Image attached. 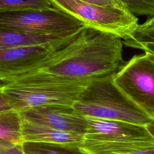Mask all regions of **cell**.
<instances>
[{"instance_id": "1", "label": "cell", "mask_w": 154, "mask_h": 154, "mask_svg": "<svg viewBox=\"0 0 154 154\" xmlns=\"http://www.w3.org/2000/svg\"><path fill=\"white\" fill-rule=\"evenodd\" d=\"M123 45L117 35L84 26L38 70L86 81L111 75L125 63Z\"/></svg>"}, {"instance_id": "11", "label": "cell", "mask_w": 154, "mask_h": 154, "mask_svg": "<svg viewBox=\"0 0 154 154\" xmlns=\"http://www.w3.org/2000/svg\"><path fill=\"white\" fill-rule=\"evenodd\" d=\"M79 147L85 154H154V141L93 142L83 140Z\"/></svg>"}, {"instance_id": "18", "label": "cell", "mask_w": 154, "mask_h": 154, "mask_svg": "<svg viewBox=\"0 0 154 154\" xmlns=\"http://www.w3.org/2000/svg\"><path fill=\"white\" fill-rule=\"evenodd\" d=\"M82 1L96 4L101 5H106V6H111L115 7L121 8H127L125 0H81Z\"/></svg>"}, {"instance_id": "21", "label": "cell", "mask_w": 154, "mask_h": 154, "mask_svg": "<svg viewBox=\"0 0 154 154\" xmlns=\"http://www.w3.org/2000/svg\"><path fill=\"white\" fill-rule=\"evenodd\" d=\"M138 26L143 28H154V15L148 17L144 23L138 24Z\"/></svg>"}, {"instance_id": "8", "label": "cell", "mask_w": 154, "mask_h": 154, "mask_svg": "<svg viewBox=\"0 0 154 154\" xmlns=\"http://www.w3.org/2000/svg\"><path fill=\"white\" fill-rule=\"evenodd\" d=\"M22 120L60 131L84 135L86 117L73 106L48 105L26 109L19 112Z\"/></svg>"}, {"instance_id": "9", "label": "cell", "mask_w": 154, "mask_h": 154, "mask_svg": "<svg viewBox=\"0 0 154 154\" xmlns=\"http://www.w3.org/2000/svg\"><path fill=\"white\" fill-rule=\"evenodd\" d=\"M83 140L93 142L154 141L146 126L119 121L86 117Z\"/></svg>"}, {"instance_id": "19", "label": "cell", "mask_w": 154, "mask_h": 154, "mask_svg": "<svg viewBox=\"0 0 154 154\" xmlns=\"http://www.w3.org/2000/svg\"><path fill=\"white\" fill-rule=\"evenodd\" d=\"M12 108L3 93V85H0V112L12 110Z\"/></svg>"}, {"instance_id": "24", "label": "cell", "mask_w": 154, "mask_h": 154, "mask_svg": "<svg viewBox=\"0 0 154 154\" xmlns=\"http://www.w3.org/2000/svg\"><path fill=\"white\" fill-rule=\"evenodd\" d=\"M144 53H146V52H144ZM153 61H154V55H152V54H148V53H146Z\"/></svg>"}, {"instance_id": "17", "label": "cell", "mask_w": 154, "mask_h": 154, "mask_svg": "<svg viewBox=\"0 0 154 154\" xmlns=\"http://www.w3.org/2000/svg\"><path fill=\"white\" fill-rule=\"evenodd\" d=\"M125 3L134 14L149 17L154 15V0H125Z\"/></svg>"}, {"instance_id": "5", "label": "cell", "mask_w": 154, "mask_h": 154, "mask_svg": "<svg viewBox=\"0 0 154 154\" xmlns=\"http://www.w3.org/2000/svg\"><path fill=\"white\" fill-rule=\"evenodd\" d=\"M84 26L66 12L48 9L0 12V28L40 35H66L78 32Z\"/></svg>"}, {"instance_id": "7", "label": "cell", "mask_w": 154, "mask_h": 154, "mask_svg": "<svg viewBox=\"0 0 154 154\" xmlns=\"http://www.w3.org/2000/svg\"><path fill=\"white\" fill-rule=\"evenodd\" d=\"M69 42L18 46L1 49L0 81L10 82L39 69L55 52Z\"/></svg>"}, {"instance_id": "12", "label": "cell", "mask_w": 154, "mask_h": 154, "mask_svg": "<svg viewBox=\"0 0 154 154\" xmlns=\"http://www.w3.org/2000/svg\"><path fill=\"white\" fill-rule=\"evenodd\" d=\"M79 32L66 35H40L0 28V50L18 46L68 42Z\"/></svg>"}, {"instance_id": "15", "label": "cell", "mask_w": 154, "mask_h": 154, "mask_svg": "<svg viewBox=\"0 0 154 154\" xmlns=\"http://www.w3.org/2000/svg\"><path fill=\"white\" fill-rule=\"evenodd\" d=\"M123 44L154 55V28H143L138 25L134 34L124 40Z\"/></svg>"}, {"instance_id": "10", "label": "cell", "mask_w": 154, "mask_h": 154, "mask_svg": "<svg viewBox=\"0 0 154 154\" xmlns=\"http://www.w3.org/2000/svg\"><path fill=\"white\" fill-rule=\"evenodd\" d=\"M22 138L23 142L30 141L80 146L83 141L84 136L22 120Z\"/></svg>"}, {"instance_id": "13", "label": "cell", "mask_w": 154, "mask_h": 154, "mask_svg": "<svg viewBox=\"0 0 154 154\" xmlns=\"http://www.w3.org/2000/svg\"><path fill=\"white\" fill-rule=\"evenodd\" d=\"M22 123L19 112L14 109L0 112V139L15 144H22Z\"/></svg>"}, {"instance_id": "22", "label": "cell", "mask_w": 154, "mask_h": 154, "mask_svg": "<svg viewBox=\"0 0 154 154\" xmlns=\"http://www.w3.org/2000/svg\"><path fill=\"white\" fill-rule=\"evenodd\" d=\"M13 144H13L9 141L0 139V154H3L4 152H5V150L7 148L10 147V146H11Z\"/></svg>"}, {"instance_id": "16", "label": "cell", "mask_w": 154, "mask_h": 154, "mask_svg": "<svg viewBox=\"0 0 154 154\" xmlns=\"http://www.w3.org/2000/svg\"><path fill=\"white\" fill-rule=\"evenodd\" d=\"M52 7L49 0H0V12L48 9Z\"/></svg>"}, {"instance_id": "14", "label": "cell", "mask_w": 154, "mask_h": 154, "mask_svg": "<svg viewBox=\"0 0 154 154\" xmlns=\"http://www.w3.org/2000/svg\"><path fill=\"white\" fill-rule=\"evenodd\" d=\"M22 145L25 154H85L76 144L25 141Z\"/></svg>"}, {"instance_id": "3", "label": "cell", "mask_w": 154, "mask_h": 154, "mask_svg": "<svg viewBox=\"0 0 154 154\" xmlns=\"http://www.w3.org/2000/svg\"><path fill=\"white\" fill-rule=\"evenodd\" d=\"M113 75L89 81L73 106L85 117L146 126L152 118L116 85Z\"/></svg>"}, {"instance_id": "23", "label": "cell", "mask_w": 154, "mask_h": 154, "mask_svg": "<svg viewBox=\"0 0 154 154\" xmlns=\"http://www.w3.org/2000/svg\"><path fill=\"white\" fill-rule=\"evenodd\" d=\"M146 126L150 135L154 138V118Z\"/></svg>"}, {"instance_id": "6", "label": "cell", "mask_w": 154, "mask_h": 154, "mask_svg": "<svg viewBox=\"0 0 154 154\" xmlns=\"http://www.w3.org/2000/svg\"><path fill=\"white\" fill-rule=\"evenodd\" d=\"M116 85L154 118V61L146 54L135 55L113 75Z\"/></svg>"}, {"instance_id": "20", "label": "cell", "mask_w": 154, "mask_h": 154, "mask_svg": "<svg viewBox=\"0 0 154 154\" xmlns=\"http://www.w3.org/2000/svg\"><path fill=\"white\" fill-rule=\"evenodd\" d=\"M3 154H25L22 144H13L10 147L7 148Z\"/></svg>"}, {"instance_id": "2", "label": "cell", "mask_w": 154, "mask_h": 154, "mask_svg": "<svg viewBox=\"0 0 154 154\" xmlns=\"http://www.w3.org/2000/svg\"><path fill=\"white\" fill-rule=\"evenodd\" d=\"M88 82L37 70L5 82L3 93L18 112L48 105L73 106Z\"/></svg>"}, {"instance_id": "4", "label": "cell", "mask_w": 154, "mask_h": 154, "mask_svg": "<svg viewBox=\"0 0 154 154\" xmlns=\"http://www.w3.org/2000/svg\"><path fill=\"white\" fill-rule=\"evenodd\" d=\"M52 5L73 16L84 26L110 33L123 40L135 32L137 17L126 8L101 5L81 0H49Z\"/></svg>"}]
</instances>
